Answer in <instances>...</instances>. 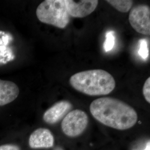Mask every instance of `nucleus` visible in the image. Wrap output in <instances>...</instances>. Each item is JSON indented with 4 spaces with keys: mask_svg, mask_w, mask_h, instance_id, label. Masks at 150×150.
Wrapping results in <instances>:
<instances>
[{
    "mask_svg": "<svg viewBox=\"0 0 150 150\" xmlns=\"http://www.w3.org/2000/svg\"><path fill=\"white\" fill-rule=\"evenodd\" d=\"M90 111L98 122L118 130L131 129L138 120L134 108L111 97H101L94 100L90 105Z\"/></svg>",
    "mask_w": 150,
    "mask_h": 150,
    "instance_id": "1",
    "label": "nucleus"
},
{
    "mask_svg": "<svg viewBox=\"0 0 150 150\" xmlns=\"http://www.w3.org/2000/svg\"><path fill=\"white\" fill-rule=\"evenodd\" d=\"M70 83L76 90L91 96L107 95L116 87L112 76L101 69L76 73L71 77Z\"/></svg>",
    "mask_w": 150,
    "mask_h": 150,
    "instance_id": "2",
    "label": "nucleus"
},
{
    "mask_svg": "<svg viewBox=\"0 0 150 150\" xmlns=\"http://www.w3.org/2000/svg\"><path fill=\"white\" fill-rule=\"evenodd\" d=\"M36 13L40 21L59 28H64L70 23L66 0L44 1L38 6Z\"/></svg>",
    "mask_w": 150,
    "mask_h": 150,
    "instance_id": "3",
    "label": "nucleus"
},
{
    "mask_svg": "<svg viewBox=\"0 0 150 150\" xmlns=\"http://www.w3.org/2000/svg\"><path fill=\"white\" fill-rule=\"evenodd\" d=\"M88 123V117L81 110H74L68 113L62 120L61 129L65 135L75 137L82 134Z\"/></svg>",
    "mask_w": 150,
    "mask_h": 150,
    "instance_id": "4",
    "label": "nucleus"
},
{
    "mask_svg": "<svg viewBox=\"0 0 150 150\" xmlns=\"http://www.w3.org/2000/svg\"><path fill=\"white\" fill-rule=\"evenodd\" d=\"M129 22L132 27L138 33L149 36L150 35V7L139 5L130 11Z\"/></svg>",
    "mask_w": 150,
    "mask_h": 150,
    "instance_id": "5",
    "label": "nucleus"
},
{
    "mask_svg": "<svg viewBox=\"0 0 150 150\" xmlns=\"http://www.w3.org/2000/svg\"><path fill=\"white\" fill-rule=\"evenodd\" d=\"M68 12L71 17L83 18L95 11L98 4L97 0H66Z\"/></svg>",
    "mask_w": 150,
    "mask_h": 150,
    "instance_id": "6",
    "label": "nucleus"
},
{
    "mask_svg": "<svg viewBox=\"0 0 150 150\" xmlns=\"http://www.w3.org/2000/svg\"><path fill=\"white\" fill-rule=\"evenodd\" d=\"M72 107V104L68 101L62 100L59 101L44 113L43 121L50 125L56 123L69 112Z\"/></svg>",
    "mask_w": 150,
    "mask_h": 150,
    "instance_id": "7",
    "label": "nucleus"
},
{
    "mask_svg": "<svg viewBox=\"0 0 150 150\" xmlns=\"http://www.w3.org/2000/svg\"><path fill=\"white\" fill-rule=\"evenodd\" d=\"M28 144L33 149L51 148L54 146V136L48 129L39 128L30 135Z\"/></svg>",
    "mask_w": 150,
    "mask_h": 150,
    "instance_id": "8",
    "label": "nucleus"
},
{
    "mask_svg": "<svg viewBox=\"0 0 150 150\" xmlns=\"http://www.w3.org/2000/svg\"><path fill=\"white\" fill-rule=\"evenodd\" d=\"M20 93L18 87L10 81L0 80V106H4L16 100Z\"/></svg>",
    "mask_w": 150,
    "mask_h": 150,
    "instance_id": "9",
    "label": "nucleus"
},
{
    "mask_svg": "<svg viewBox=\"0 0 150 150\" xmlns=\"http://www.w3.org/2000/svg\"><path fill=\"white\" fill-rule=\"evenodd\" d=\"M106 2L117 11L123 13L129 11L133 5V1L130 0H108Z\"/></svg>",
    "mask_w": 150,
    "mask_h": 150,
    "instance_id": "10",
    "label": "nucleus"
},
{
    "mask_svg": "<svg viewBox=\"0 0 150 150\" xmlns=\"http://www.w3.org/2000/svg\"><path fill=\"white\" fill-rule=\"evenodd\" d=\"M115 43V32L110 31L107 32L106 35V40L103 44V48L105 52H109L114 47Z\"/></svg>",
    "mask_w": 150,
    "mask_h": 150,
    "instance_id": "11",
    "label": "nucleus"
},
{
    "mask_svg": "<svg viewBox=\"0 0 150 150\" xmlns=\"http://www.w3.org/2000/svg\"><path fill=\"white\" fill-rule=\"evenodd\" d=\"M139 54L142 59L146 60L149 56V50L148 48V43L146 39H140L139 40Z\"/></svg>",
    "mask_w": 150,
    "mask_h": 150,
    "instance_id": "12",
    "label": "nucleus"
},
{
    "mask_svg": "<svg viewBox=\"0 0 150 150\" xmlns=\"http://www.w3.org/2000/svg\"><path fill=\"white\" fill-rule=\"evenodd\" d=\"M143 95L145 100L149 103H150V78L149 77L145 81L143 87Z\"/></svg>",
    "mask_w": 150,
    "mask_h": 150,
    "instance_id": "13",
    "label": "nucleus"
},
{
    "mask_svg": "<svg viewBox=\"0 0 150 150\" xmlns=\"http://www.w3.org/2000/svg\"><path fill=\"white\" fill-rule=\"evenodd\" d=\"M0 150H20V149L16 145H4L0 146Z\"/></svg>",
    "mask_w": 150,
    "mask_h": 150,
    "instance_id": "14",
    "label": "nucleus"
},
{
    "mask_svg": "<svg viewBox=\"0 0 150 150\" xmlns=\"http://www.w3.org/2000/svg\"><path fill=\"white\" fill-rule=\"evenodd\" d=\"M150 150V141L148 142V143L147 144L146 146L145 147V150Z\"/></svg>",
    "mask_w": 150,
    "mask_h": 150,
    "instance_id": "15",
    "label": "nucleus"
},
{
    "mask_svg": "<svg viewBox=\"0 0 150 150\" xmlns=\"http://www.w3.org/2000/svg\"><path fill=\"white\" fill-rule=\"evenodd\" d=\"M54 150H63L61 148H60V147H57L56 149Z\"/></svg>",
    "mask_w": 150,
    "mask_h": 150,
    "instance_id": "16",
    "label": "nucleus"
}]
</instances>
